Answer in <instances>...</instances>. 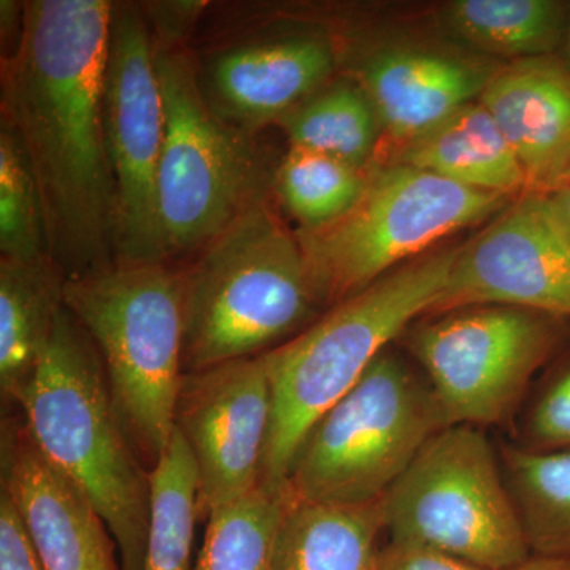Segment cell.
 Returning <instances> with one entry per match:
<instances>
[{
    "instance_id": "1",
    "label": "cell",
    "mask_w": 570,
    "mask_h": 570,
    "mask_svg": "<svg viewBox=\"0 0 570 570\" xmlns=\"http://www.w3.org/2000/svg\"><path fill=\"white\" fill-rule=\"evenodd\" d=\"M112 9L105 0L22 3L17 43L2 58V122L31 165L48 255L66 279L118 262V198L104 124Z\"/></svg>"
},
{
    "instance_id": "2",
    "label": "cell",
    "mask_w": 570,
    "mask_h": 570,
    "mask_svg": "<svg viewBox=\"0 0 570 570\" xmlns=\"http://www.w3.org/2000/svg\"><path fill=\"white\" fill-rule=\"evenodd\" d=\"M14 404L41 455L86 494L107 523L122 570H142L151 472L124 434L96 344L67 306Z\"/></svg>"
},
{
    "instance_id": "3",
    "label": "cell",
    "mask_w": 570,
    "mask_h": 570,
    "mask_svg": "<svg viewBox=\"0 0 570 570\" xmlns=\"http://www.w3.org/2000/svg\"><path fill=\"white\" fill-rule=\"evenodd\" d=\"M456 254L449 249L407 262L265 352L273 411L261 483L287 485L307 431L354 389L395 337L430 314Z\"/></svg>"
},
{
    "instance_id": "4",
    "label": "cell",
    "mask_w": 570,
    "mask_h": 570,
    "mask_svg": "<svg viewBox=\"0 0 570 570\" xmlns=\"http://www.w3.org/2000/svg\"><path fill=\"white\" fill-rule=\"evenodd\" d=\"M184 373L265 354L318 302L296 235L257 202L181 268Z\"/></svg>"
},
{
    "instance_id": "5",
    "label": "cell",
    "mask_w": 570,
    "mask_h": 570,
    "mask_svg": "<svg viewBox=\"0 0 570 570\" xmlns=\"http://www.w3.org/2000/svg\"><path fill=\"white\" fill-rule=\"evenodd\" d=\"M66 306L96 344L124 434L151 472L174 436L184 376L181 269L116 262L67 279Z\"/></svg>"
},
{
    "instance_id": "6",
    "label": "cell",
    "mask_w": 570,
    "mask_h": 570,
    "mask_svg": "<svg viewBox=\"0 0 570 570\" xmlns=\"http://www.w3.org/2000/svg\"><path fill=\"white\" fill-rule=\"evenodd\" d=\"M449 428L430 384L387 351L307 431L287 475L299 501L363 504L389 493Z\"/></svg>"
},
{
    "instance_id": "7",
    "label": "cell",
    "mask_w": 570,
    "mask_h": 570,
    "mask_svg": "<svg viewBox=\"0 0 570 570\" xmlns=\"http://www.w3.org/2000/svg\"><path fill=\"white\" fill-rule=\"evenodd\" d=\"M508 204L504 195L395 164L370 175L365 193L343 217L324 227L299 228L296 239L318 302L333 307L404 262L417 261L445 236L504 212Z\"/></svg>"
},
{
    "instance_id": "8",
    "label": "cell",
    "mask_w": 570,
    "mask_h": 570,
    "mask_svg": "<svg viewBox=\"0 0 570 570\" xmlns=\"http://www.w3.org/2000/svg\"><path fill=\"white\" fill-rule=\"evenodd\" d=\"M390 540L428 547L485 570L532 557L497 453L479 426L444 428L384 497Z\"/></svg>"
},
{
    "instance_id": "9",
    "label": "cell",
    "mask_w": 570,
    "mask_h": 570,
    "mask_svg": "<svg viewBox=\"0 0 570 570\" xmlns=\"http://www.w3.org/2000/svg\"><path fill=\"white\" fill-rule=\"evenodd\" d=\"M156 66L165 112L157 204L170 262L197 254L264 200V183L246 132L213 110L186 52L156 47Z\"/></svg>"
},
{
    "instance_id": "10",
    "label": "cell",
    "mask_w": 570,
    "mask_h": 570,
    "mask_svg": "<svg viewBox=\"0 0 570 570\" xmlns=\"http://www.w3.org/2000/svg\"><path fill=\"white\" fill-rule=\"evenodd\" d=\"M560 321L521 307H463L412 330L409 347L449 426L501 425L557 351Z\"/></svg>"
},
{
    "instance_id": "11",
    "label": "cell",
    "mask_w": 570,
    "mask_h": 570,
    "mask_svg": "<svg viewBox=\"0 0 570 570\" xmlns=\"http://www.w3.org/2000/svg\"><path fill=\"white\" fill-rule=\"evenodd\" d=\"M104 124L118 198V262H168L157 204L165 135L163 89L156 45L134 7L112 9Z\"/></svg>"
},
{
    "instance_id": "12",
    "label": "cell",
    "mask_w": 570,
    "mask_h": 570,
    "mask_svg": "<svg viewBox=\"0 0 570 570\" xmlns=\"http://www.w3.org/2000/svg\"><path fill=\"white\" fill-rule=\"evenodd\" d=\"M472 306L570 318V242L549 194H521L460 247L430 316Z\"/></svg>"
},
{
    "instance_id": "13",
    "label": "cell",
    "mask_w": 570,
    "mask_h": 570,
    "mask_svg": "<svg viewBox=\"0 0 570 570\" xmlns=\"http://www.w3.org/2000/svg\"><path fill=\"white\" fill-rule=\"evenodd\" d=\"M272 411L264 354L184 373L175 430L197 469L198 519L261 485Z\"/></svg>"
},
{
    "instance_id": "14",
    "label": "cell",
    "mask_w": 570,
    "mask_h": 570,
    "mask_svg": "<svg viewBox=\"0 0 570 570\" xmlns=\"http://www.w3.org/2000/svg\"><path fill=\"white\" fill-rule=\"evenodd\" d=\"M2 490L43 570H122L107 523L71 480L41 455L24 422L2 428Z\"/></svg>"
},
{
    "instance_id": "15",
    "label": "cell",
    "mask_w": 570,
    "mask_h": 570,
    "mask_svg": "<svg viewBox=\"0 0 570 570\" xmlns=\"http://www.w3.org/2000/svg\"><path fill=\"white\" fill-rule=\"evenodd\" d=\"M335 52L322 37L247 41L219 52L200 82L214 111L247 134L287 112L324 88Z\"/></svg>"
},
{
    "instance_id": "16",
    "label": "cell",
    "mask_w": 570,
    "mask_h": 570,
    "mask_svg": "<svg viewBox=\"0 0 570 570\" xmlns=\"http://www.w3.org/2000/svg\"><path fill=\"white\" fill-rule=\"evenodd\" d=\"M479 100L519 157L530 190L551 193L570 163L569 63L520 59L499 69Z\"/></svg>"
},
{
    "instance_id": "17",
    "label": "cell",
    "mask_w": 570,
    "mask_h": 570,
    "mask_svg": "<svg viewBox=\"0 0 570 570\" xmlns=\"http://www.w3.org/2000/svg\"><path fill=\"white\" fill-rule=\"evenodd\" d=\"M497 71L491 63L397 48L374 55L363 66L360 86L382 129L404 145L475 102Z\"/></svg>"
},
{
    "instance_id": "18",
    "label": "cell",
    "mask_w": 570,
    "mask_h": 570,
    "mask_svg": "<svg viewBox=\"0 0 570 570\" xmlns=\"http://www.w3.org/2000/svg\"><path fill=\"white\" fill-rule=\"evenodd\" d=\"M396 164L482 193L509 197L530 190L519 157L480 100L404 142Z\"/></svg>"
},
{
    "instance_id": "19",
    "label": "cell",
    "mask_w": 570,
    "mask_h": 570,
    "mask_svg": "<svg viewBox=\"0 0 570 570\" xmlns=\"http://www.w3.org/2000/svg\"><path fill=\"white\" fill-rule=\"evenodd\" d=\"M66 276L51 258L0 261V393L14 404L66 307Z\"/></svg>"
},
{
    "instance_id": "20",
    "label": "cell",
    "mask_w": 570,
    "mask_h": 570,
    "mask_svg": "<svg viewBox=\"0 0 570 570\" xmlns=\"http://www.w3.org/2000/svg\"><path fill=\"white\" fill-rule=\"evenodd\" d=\"M382 531L384 498L363 504L292 498L277 534L272 570H376Z\"/></svg>"
},
{
    "instance_id": "21",
    "label": "cell",
    "mask_w": 570,
    "mask_h": 570,
    "mask_svg": "<svg viewBox=\"0 0 570 570\" xmlns=\"http://www.w3.org/2000/svg\"><path fill=\"white\" fill-rule=\"evenodd\" d=\"M444 21L472 47L520 61L551 56L564 43L569 9L557 0H459Z\"/></svg>"
},
{
    "instance_id": "22",
    "label": "cell",
    "mask_w": 570,
    "mask_h": 570,
    "mask_svg": "<svg viewBox=\"0 0 570 570\" xmlns=\"http://www.w3.org/2000/svg\"><path fill=\"white\" fill-rule=\"evenodd\" d=\"M501 459L532 557L570 560V449L505 448Z\"/></svg>"
},
{
    "instance_id": "23",
    "label": "cell",
    "mask_w": 570,
    "mask_h": 570,
    "mask_svg": "<svg viewBox=\"0 0 570 570\" xmlns=\"http://www.w3.org/2000/svg\"><path fill=\"white\" fill-rule=\"evenodd\" d=\"M292 498L288 485L261 483L245 497L212 510L193 570H272Z\"/></svg>"
},
{
    "instance_id": "24",
    "label": "cell",
    "mask_w": 570,
    "mask_h": 570,
    "mask_svg": "<svg viewBox=\"0 0 570 570\" xmlns=\"http://www.w3.org/2000/svg\"><path fill=\"white\" fill-rule=\"evenodd\" d=\"M277 122L294 148L325 154L358 168H366L381 127L365 89L352 82L322 88Z\"/></svg>"
},
{
    "instance_id": "25",
    "label": "cell",
    "mask_w": 570,
    "mask_h": 570,
    "mask_svg": "<svg viewBox=\"0 0 570 570\" xmlns=\"http://www.w3.org/2000/svg\"><path fill=\"white\" fill-rule=\"evenodd\" d=\"M198 475L186 442L175 430L151 471V521L142 570H193Z\"/></svg>"
},
{
    "instance_id": "26",
    "label": "cell",
    "mask_w": 570,
    "mask_h": 570,
    "mask_svg": "<svg viewBox=\"0 0 570 570\" xmlns=\"http://www.w3.org/2000/svg\"><path fill=\"white\" fill-rule=\"evenodd\" d=\"M370 175L366 168L292 146L276 174L277 194L302 228L324 227L358 202Z\"/></svg>"
},
{
    "instance_id": "27",
    "label": "cell",
    "mask_w": 570,
    "mask_h": 570,
    "mask_svg": "<svg viewBox=\"0 0 570 570\" xmlns=\"http://www.w3.org/2000/svg\"><path fill=\"white\" fill-rule=\"evenodd\" d=\"M0 253L11 261L50 258L39 187L20 141L0 124Z\"/></svg>"
},
{
    "instance_id": "28",
    "label": "cell",
    "mask_w": 570,
    "mask_h": 570,
    "mask_svg": "<svg viewBox=\"0 0 570 570\" xmlns=\"http://www.w3.org/2000/svg\"><path fill=\"white\" fill-rule=\"evenodd\" d=\"M530 436V449H570V366L539 397L531 415Z\"/></svg>"
},
{
    "instance_id": "29",
    "label": "cell",
    "mask_w": 570,
    "mask_h": 570,
    "mask_svg": "<svg viewBox=\"0 0 570 570\" xmlns=\"http://www.w3.org/2000/svg\"><path fill=\"white\" fill-rule=\"evenodd\" d=\"M0 570H43L24 524L6 491H0Z\"/></svg>"
},
{
    "instance_id": "30",
    "label": "cell",
    "mask_w": 570,
    "mask_h": 570,
    "mask_svg": "<svg viewBox=\"0 0 570 570\" xmlns=\"http://www.w3.org/2000/svg\"><path fill=\"white\" fill-rule=\"evenodd\" d=\"M376 570H485L450 557L442 551L395 542L379 551Z\"/></svg>"
},
{
    "instance_id": "31",
    "label": "cell",
    "mask_w": 570,
    "mask_h": 570,
    "mask_svg": "<svg viewBox=\"0 0 570 570\" xmlns=\"http://www.w3.org/2000/svg\"><path fill=\"white\" fill-rule=\"evenodd\" d=\"M551 205L560 217L562 228L570 242V184L558 187L549 193Z\"/></svg>"
},
{
    "instance_id": "32",
    "label": "cell",
    "mask_w": 570,
    "mask_h": 570,
    "mask_svg": "<svg viewBox=\"0 0 570 570\" xmlns=\"http://www.w3.org/2000/svg\"><path fill=\"white\" fill-rule=\"evenodd\" d=\"M519 570H570V560L531 557Z\"/></svg>"
},
{
    "instance_id": "33",
    "label": "cell",
    "mask_w": 570,
    "mask_h": 570,
    "mask_svg": "<svg viewBox=\"0 0 570 570\" xmlns=\"http://www.w3.org/2000/svg\"><path fill=\"white\" fill-rule=\"evenodd\" d=\"M568 184H570V163L568 165V168H566L564 174H562L560 183L557 184V187H554V189H558V187L561 186H568Z\"/></svg>"
},
{
    "instance_id": "34",
    "label": "cell",
    "mask_w": 570,
    "mask_h": 570,
    "mask_svg": "<svg viewBox=\"0 0 570 570\" xmlns=\"http://www.w3.org/2000/svg\"><path fill=\"white\" fill-rule=\"evenodd\" d=\"M564 45H566V50H568V55L570 58V9H569L568 31H566Z\"/></svg>"
}]
</instances>
